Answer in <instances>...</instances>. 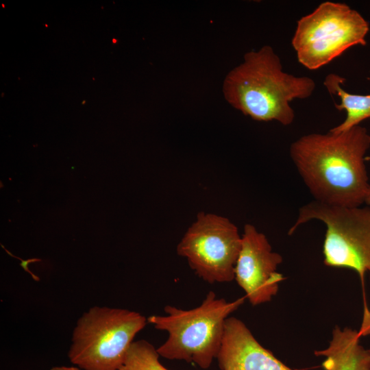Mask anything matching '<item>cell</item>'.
Here are the masks:
<instances>
[{"label":"cell","mask_w":370,"mask_h":370,"mask_svg":"<svg viewBox=\"0 0 370 370\" xmlns=\"http://www.w3.org/2000/svg\"><path fill=\"white\" fill-rule=\"evenodd\" d=\"M369 30V23L357 10L325 1L297 21L291 43L299 62L316 70L354 46L366 45Z\"/></svg>","instance_id":"5b68a950"},{"label":"cell","mask_w":370,"mask_h":370,"mask_svg":"<svg viewBox=\"0 0 370 370\" xmlns=\"http://www.w3.org/2000/svg\"><path fill=\"white\" fill-rule=\"evenodd\" d=\"M160 356L148 341H134L120 370H169L160 363Z\"/></svg>","instance_id":"7c38bea8"},{"label":"cell","mask_w":370,"mask_h":370,"mask_svg":"<svg viewBox=\"0 0 370 370\" xmlns=\"http://www.w3.org/2000/svg\"><path fill=\"white\" fill-rule=\"evenodd\" d=\"M345 79L335 74H328L323 84L330 95H336L340 103H334L335 108L346 112L345 120L330 130L331 132H341L360 125L365 119H370V94L358 95L347 92L341 85Z\"/></svg>","instance_id":"8fae6325"},{"label":"cell","mask_w":370,"mask_h":370,"mask_svg":"<svg viewBox=\"0 0 370 370\" xmlns=\"http://www.w3.org/2000/svg\"><path fill=\"white\" fill-rule=\"evenodd\" d=\"M312 220L320 221L326 227L323 245L326 266L352 269L362 279L366 272L370 273V206L345 207L311 201L299 209L288 234Z\"/></svg>","instance_id":"8992f818"},{"label":"cell","mask_w":370,"mask_h":370,"mask_svg":"<svg viewBox=\"0 0 370 370\" xmlns=\"http://www.w3.org/2000/svg\"><path fill=\"white\" fill-rule=\"evenodd\" d=\"M51 370H81V369L77 367L60 366V367H54L51 368Z\"/></svg>","instance_id":"4fadbf2b"},{"label":"cell","mask_w":370,"mask_h":370,"mask_svg":"<svg viewBox=\"0 0 370 370\" xmlns=\"http://www.w3.org/2000/svg\"><path fill=\"white\" fill-rule=\"evenodd\" d=\"M360 336L351 328L336 326L328 347L314 352L325 358L323 370H370V349L360 343Z\"/></svg>","instance_id":"30bf717a"},{"label":"cell","mask_w":370,"mask_h":370,"mask_svg":"<svg viewBox=\"0 0 370 370\" xmlns=\"http://www.w3.org/2000/svg\"><path fill=\"white\" fill-rule=\"evenodd\" d=\"M147 323L136 311L93 306L74 328L69 358L84 370H120L134 337Z\"/></svg>","instance_id":"277c9868"},{"label":"cell","mask_w":370,"mask_h":370,"mask_svg":"<svg viewBox=\"0 0 370 370\" xmlns=\"http://www.w3.org/2000/svg\"><path fill=\"white\" fill-rule=\"evenodd\" d=\"M365 204L370 206V191L367 196Z\"/></svg>","instance_id":"5bb4252c"},{"label":"cell","mask_w":370,"mask_h":370,"mask_svg":"<svg viewBox=\"0 0 370 370\" xmlns=\"http://www.w3.org/2000/svg\"><path fill=\"white\" fill-rule=\"evenodd\" d=\"M314 81L282 70L280 57L269 45L244 55L223 82V93L233 108L257 121L292 124L295 112L290 103L310 97Z\"/></svg>","instance_id":"7a4b0ae2"},{"label":"cell","mask_w":370,"mask_h":370,"mask_svg":"<svg viewBox=\"0 0 370 370\" xmlns=\"http://www.w3.org/2000/svg\"><path fill=\"white\" fill-rule=\"evenodd\" d=\"M282 256L272 251L266 236L251 224H246L236 263L234 280L253 306L270 301L284 276L277 272Z\"/></svg>","instance_id":"ba28073f"},{"label":"cell","mask_w":370,"mask_h":370,"mask_svg":"<svg viewBox=\"0 0 370 370\" xmlns=\"http://www.w3.org/2000/svg\"><path fill=\"white\" fill-rule=\"evenodd\" d=\"M243 301V297L232 301L217 298L210 291L199 306L190 310L166 306V315L147 318L156 329L168 333L158 353L166 359L184 360L208 369L219 353L226 319Z\"/></svg>","instance_id":"3957f363"},{"label":"cell","mask_w":370,"mask_h":370,"mask_svg":"<svg viewBox=\"0 0 370 370\" xmlns=\"http://www.w3.org/2000/svg\"><path fill=\"white\" fill-rule=\"evenodd\" d=\"M369 148L370 134L358 125L341 132L304 135L291 143L289 153L314 200L359 207L370 191L365 164Z\"/></svg>","instance_id":"6da1fadb"},{"label":"cell","mask_w":370,"mask_h":370,"mask_svg":"<svg viewBox=\"0 0 370 370\" xmlns=\"http://www.w3.org/2000/svg\"><path fill=\"white\" fill-rule=\"evenodd\" d=\"M221 370H294L277 358L240 319L229 317L217 358Z\"/></svg>","instance_id":"9c48e42d"},{"label":"cell","mask_w":370,"mask_h":370,"mask_svg":"<svg viewBox=\"0 0 370 370\" xmlns=\"http://www.w3.org/2000/svg\"><path fill=\"white\" fill-rule=\"evenodd\" d=\"M241 236L228 219L199 213L177 247L195 273L204 281L229 282L234 280Z\"/></svg>","instance_id":"52a82bcc"}]
</instances>
